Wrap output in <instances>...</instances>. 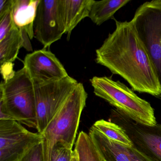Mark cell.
Wrapping results in <instances>:
<instances>
[{
    "label": "cell",
    "instance_id": "16",
    "mask_svg": "<svg viewBox=\"0 0 161 161\" xmlns=\"http://www.w3.org/2000/svg\"><path fill=\"white\" fill-rule=\"evenodd\" d=\"M74 150L78 161H104L90 136L83 131L78 136Z\"/></svg>",
    "mask_w": 161,
    "mask_h": 161
},
{
    "label": "cell",
    "instance_id": "8",
    "mask_svg": "<svg viewBox=\"0 0 161 161\" xmlns=\"http://www.w3.org/2000/svg\"><path fill=\"white\" fill-rule=\"evenodd\" d=\"M110 121L124 130L133 147L153 161H161V124L137 123L116 109L111 111Z\"/></svg>",
    "mask_w": 161,
    "mask_h": 161
},
{
    "label": "cell",
    "instance_id": "3",
    "mask_svg": "<svg viewBox=\"0 0 161 161\" xmlns=\"http://www.w3.org/2000/svg\"><path fill=\"white\" fill-rule=\"evenodd\" d=\"M87 98L83 85L79 83L49 123L42 134L45 161H50L52 150L56 144L72 149Z\"/></svg>",
    "mask_w": 161,
    "mask_h": 161
},
{
    "label": "cell",
    "instance_id": "23",
    "mask_svg": "<svg viewBox=\"0 0 161 161\" xmlns=\"http://www.w3.org/2000/svg\"><path fill=\"white\" fill-rule=\"evenodd\" d=\"M71 161H78V158H77V155H76V153L75 151H74V155H73Z\"/></svg>",
    "mask_w": 161,
    "mask_h": 161
},
{
    "label": "cell",
    "instance_id": "1",
    "mask_svg": "<svg viewBox=\"0 0 161 161\" xmlns=\"http://www.w3.org/2000/svg\"><path fill=\"white\" fill-rule=\"evenodd\" d=\"M115 21V30L96 50V62L123 78L133 91L161 99L156 69L133 23Z\"/></svg>",
    "mask_w": 161,
    "mask_h": 161
},
{
    "label": "cell",
    "instance_id": "15",
    "mask_svg": "<svg viewBox=\"0 0 161 161\" xmlns=\"http://www.w3.org/2000/svg\"><path fill=\"white\" fill-rule=\"evenodd\" d=\"M130 2V0H94L88 17L95 24L100 26L112 18L119 10Z\"/></svg>",
    "mask_w": 161,
    "mask_h": 161
},
{
    "label": "cell",
    "instance_id": "11",
    "mask_svg": "<svg viewBox=\"0 0 161 161\" xmlns=\"http://www.w3.org/2000/svg\"><path fill=\"white\" fill-rule=\"evenodd\" d=\"M88 134L104 161H153L134 147L124 146L110 139L93 125Z\"/></svg>",
    "mask_w": 161,
    "mask_h": 161
},
{
    "label": "cell",
    "instance_id": "10",
    "mask_svg": "<svg viewBox=\"0 0 161 161\" xmlns=\"http://www.w3.org/2000/svg\"><path fill=\"white\" fill-rule=\"evenodd\" d=\"M24 67L34 84L49 82L69 76L62 63L50 51H35L25 56Z\"/></svg>",
    "mask_w": 161,
    "mask_h": 161
},
{
    "label": "cell",
    "instance_id": "5",
    "mask_svg": "<svg viewBox=\"0 0 161 161\" xmlns=\"http://www.w3.org/2000/svg\"><path fill=\"white\" fill-rule=\"evenodd\" d=\"M79 82L70 76L49 82L34 84L37 130L42 134Z\"/></svg>",
    "mask_w": 161,
    "mask_h": 161
},
{
    "label": "cell",
    "instance_id": "7",
    "mask_svg": "<svg viewBox=\"0 0 161 161\" xmlns=\"http://www.w3.org/2000/svg\"><path fill=\"white\" fill-rule=\"evenodd\" d=\"M43 140L16 120L0 119V161H21Z\"/></svg>",
    "mask_w": 161,
    "mask_h": 161
},
{
    "label": "cell",
    "instance_id": "13",
    "mask_svg": "<svg viewBox=\"0 0 161 161\" xmlns=\"http://www.w3.org/2000/svg\"><path fill=\"white\" fill-rule=\"evenodd\" d=\"M40 0H12V13L17 27L34 37V23Z\"/></svg>",
    "mask_w": 161,
    "mask_h": 161
},
{
    "label": "cell",
    "instance_id": "12",
    "mask_svg": "<svg viewBox=\"0 0 161 161\" xmlns=\"http://www.w3.org/2000/svg\"><path fill=\"white\" fill-rule=\"evenodd\" d=\"M30 37L26 32L15 26L14 29L0 41V63H12L17 58L20 48H25L32 51Z\"/></svg>",
    "mask_w": 161,
    "mask_h": 161
},
{
    "label": "cell",
    "instance_id": "17",
    "mask_svg": "<svg viewBox=\"0 0 161 161\" xmlns=\"http://www.w3.org/2000/svg\"><path fill=\"white\" fill-rule=\"evenodd\" d=\"M93 126L108 138L128 147H133L130 139L124 130L116 123L102 119L97 120Z\"/></svg>",
    "mask_w": 161,
    "mask_h": 161
},
{
    "label": "cell",
    "instance_id": "18",
    "mask_svg": "<svg viewBox=\"0 0 161 161\" xmlns=\"http://www.w3.org/2000/svg\"><path fill=\"white\" fill-rule=\"evenodd\" d=\"M74 153L72 149L57 144L52 150L50 161H71Z\"/></svg>",
    "mask_w": 161,
    "mask_h": 161
},
{
    "label": "cell",
    "instance_id": "20",
    "mask_svg": "<svg viewBox=\"0 0 161 161\" xmlns=\"http://www.w3.org/2000/svg\"><path fill=\"white\" fill-rule=\"evenodd\" d=\"M21 161H45L42 142L34 147Z\"/></svg>",
    "mask_w": 161,
    "mask_h": 161
},
{
    "label": "cell",
    "instance_id": "4",
    "mask_svg": "<svg viewBox=\"0 0 161 161\" xmlns=\"http://www.w3.org/2000/svg\"><path fill=\"white\" fill-rule=\"evenodd\" d=\"M96 96L103 99L116 110L137 123L157 124L150 103L139 97L132 89L119 81L107 77H94L90 80Z\"/></svg>",
    "mask_w": 161,
    "mask_h": 161
},
{
    "label": "cell",
    "instance_id": "22",
    "mask_svg": "<svg viewBox=\"0 0 161 161\" xmlns=\"http://www.w3.org/2000/svg\"><path fill=\"white\" fill-rule=\"evenodd\" d=\"M12 0L0 1V17L12 9Z\"/></svg>",
    "mask_w": 161,
    "mask_h": 161
},
{
    "label": "cell",
    "instance_id": "21",
    "mask_svg": "<svg viewBox=\"0 0 161 161\" xmlns=\"http://www.w3.org/2000/svg\"><path fill=\"white\" fill-rule=\"evenodd\" d=\"M1 73L4 81H7L13 78L15 72L13 70V63H6L1 64Z\"/></svg>",
    "mask_w": 161,
    "mask_h": 161
},
{
    "label": "cell",
    "instance_id": "9",
    "mask_svg": "<svg viewBox=\"0 0 161 161\" xmlns=\"http://www.w3.org/2000/svg\"><path fill=\"white\" fill-rule=\"evenodd\" d=\"M65 34L62 13V0H40L34 23V37L50 47Z\"/></svg>",
    "mask_w": 161,
    "mask_h": 161
},
{
    "label": "cell",
    "instance_id": "6",
    "mask_svg": "<svg viewBox=\"0 0 161 161\" xmlns=\"http://www.w3.org/2000/svg\"><path fill=\"white\" fill-rule=\"evenodd\" d=\"M131 21L148 52L161 84V0L144 3Z\"/></svg>",
    "mask_w": 161,
    "mask_h": 161
},
{
    "label": "cell",
    "instance_id": "2",
    "mask_svg": "<svg viewBox=\"0 0 161 161\" xmlns=\"http://www.w3.org/2000/svg\"><path fill=\"white\" fill-rule=\"evenodd\" d=\"M0 119L14 120L36 129V106L34 83L23 67L13 78L0 85Z\"/></svg>",
    "mask_w": 161,
    "mask_h": 161
},
{
    "label": "cell",
    "instance_id": "19",
    "mask_svg": "<svg viewBox=\"0 0 161 161\" xmlns=\"http://www.w3.org/2000/svg\"><path fill=\"white\" fill-rule=\"evenodd\" d=\"M15 26L12 15V9L0 17V41L6 37Z\"/></svg>",
    "mask_w": 161,
    "mask_h": 161
},
{
    "label": "cell",
    "instance_id": "14",
    "mask_svg": "<svg viewBox=\"0 0 161 161\" xmlns=\"http://www.w3.org/2000/svg\"><path fill=\"white\" fill-rule=\"evenodd\" d=\"M94 0H62L63 21L68 40L79 23L89 17Z\"/></svg>",
    "mask_w": 161,
    "mask_h": 161
}]
</instances>
